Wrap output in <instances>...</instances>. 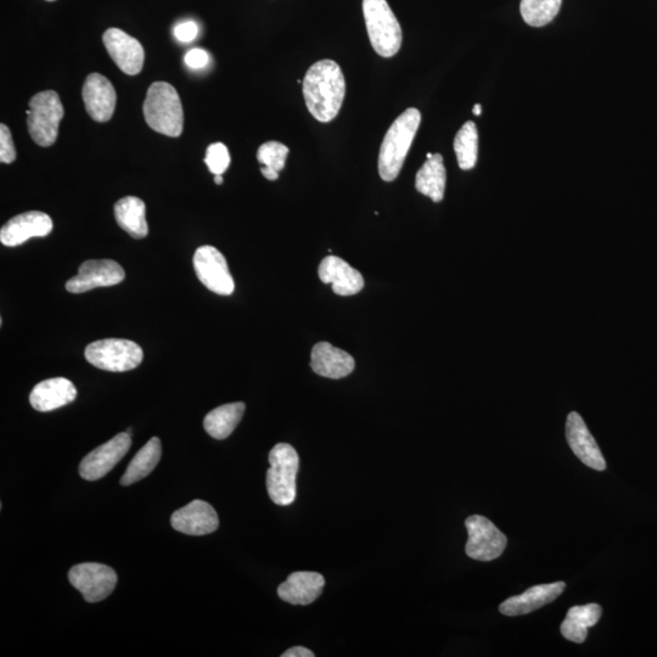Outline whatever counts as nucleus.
Segmentation results:
<instances>
[{"label":"nucleus","mask_w":657,"mask_h":657,"mask_svg":"<svg viewBox=\"0 0 657 657\" xmlns=\"http://www.w3.org/2000/svg\"><path fill=\"white\" fill-rule=\"evenodd\" d=\"M345 94V76L335 61H318L307 71L303 80V97L308 111L317 121H333L339 115Z\"/></svg>","instance_id":"nucleus-1"},{"label":"nucleus","mask_w":657,"mask_h":657,"mask_svg":"<svg viewBox=\"0 0 657 657\" xmlns=\"http://www.w3.org/2000/svg\"><path fill=\"white\" fill-rule=\"evenodd\" d=\"M420 121V111L408 109L387 131L379 154V173L383 181H395L400 174L413 140L417 136Z\"/></svg>","instance_id":"nucleus-2"},{"label":"nucleus","mask_w":657,"mask_h":657,"mask_svg":"<svg viewBox=\"0 0 657 657\" xmlns=\"http://www.w3.org/2000/svg\"><path fill=\"white\" fill-rule=\"evenodd\" d=\"M143 112L146 123L155 132L177 138L182 136L184 112L176 88L167 82L151 84L146 93Z\"/></svg>","instance_id":"nucleus-3"},{"label":"nucleus","mask_w":657,"mask_h":657,"mask_svg":"<svg viewBox=\"0 0 657 657\" xmlns=\"http://www.w3.org/2000/svg\"><path fill=\"white\" fill-rule=\"evenodd\" d=\"M370 43L383 58H392L402 46V28L386 0H363Z\"/></svg>","instance_id":"nucleus-4"},{"label":"nucleus","mask_w":657,"mask_h":657,"mask_svg":"<svg viewBox=\"0 0 657 657\" xmlns=\"http://www.w3.org/2000/svg\"><path fill=\"white\" fill-rule=\"evenodd\" d=\"M271 468L267 471V491L272 501L280 507H288L296 499V476L300 458L296 449L288 443H279L269 453Z\"/></svg>","instance_id":"nucleus-5"},{"label":"nucleus","mask_w":657,"mask_h":657,"mask_svg":"<svg viewBox=\"0 0 657 657\" xmlns=\"http://www.w3.org/2000/svg\"><path fill=\"white\" fill-rule=\"evenodd\" d=\"M64 115L58 93L44 91L32 97L27 110V127L33 142L43 148L55 144Z\"/></svg>","instance_id":"nucleus-6"},{"label":"nucleus","mask_w":657,"mask_h":657,"mask_svg":"<svg viewBox=\"0 0 657 657\" xmlns=\"http://www.w3.org/2000/svg\"><path fill=\"white\" fill-rule=\"evenodd\" d=\"M84 356L95 368L106 372L122 373L138 367L143 362L142 347L125 339H105L88 345Z\"/></svg>","instance_id":"nucleus-7"},{"label":"nucleus","mask_w":657,"mask_h":657,"mask_svg":"<svg viewBox=\"0 0 657 657\" xmlns=\"http://www.w3.org/2000/svg\"><path fill=\"white\" fill-rule=\"evenodd\" d=\"M469 533L465 552L469 558L479 561L496 560L507 548L508 539L491 520L481 515L469 516L465 521Z\"/></svg>","instance_id":"nucleus-8"},{"label":"nucleus","mask_w":657,"mask_h":657,"mask_svg":"<svg viewBox=\"0 0 657 657\" xmlns=\"http://www.w3.org/2000/svg\"><path fill=\"white\" fill-rule=\"evenodd\" d=\"M69 580L72 586L81 592L86 602L98 603L114 592L117 575L109 566L84 563L72 567Z\"/></svg>","instance_id":"nucleus-9"},{"label":"nucleus","mask_w":657,"mask_h":657,"mask_svg":"<svg viewBox=\"0 0 657 657\" xmlns=\"http://www.w3.org/2000/svg\"><path fill=\"white\" fill-rule=\"evenodd\" d=\"M196 275L207 289L222 296L232 295L235 289L226 258L213 246H201L194 255Z\"/></svg>","instance_id":"nucleus-10"},{"label":"nucleus","mask_w":657,"mask_h":657,"mask_svg":"<svg viewBox=\"0 0 657 657\" xmlns=\"http://www.w3.org/2000/svg\"><path fill=\"white\" fill-rule=\"evenodd\" d=\"M131 446L132 438L127 432L116 435L83 458L80 464V475L87 481L103 479L121 462Z\"/></svg>","instance_id":"nucleus-11"},{"label":"nucleus","mask_w":657,"mask_h":657,"mask_svg":"<svg viewBox=\"0 0 657 657\" xmlns=\"http://www.w3.org/2000/svg\"><path fill=\"white\" fill-rule=\"evenodd\" d=\"M125 277V271L115 261L89 260L81 265L76 277L66 283V290L72 294H83L93 289L120 284Z\"/></svg>","instance_id":"nucleus-12"},{"label":"nucleus","mask_w":657,"mask_h":657,"mask_svg":"<svg viewBox=\"0 0 657 657\" xmlns=\"http://www.w3.org/2000/svg\"><path fill=\"white\" fill-rule=\"evenodd\" d=\"M103 42L111 59L128 76L142 72L145 53L138 39L127 35L120 28H109L103 35Z\"/></svg>","instance_id":"nucleus-13"},{"label":"nucleus","mask_w":657,"mask_h":657,"mask_svg":"<svg viewBox=\"0 0 657 657\" xmlns=\"http://www.w3.org/2000/svg\"><path fill=\"white\" fill-rule=\"evenodd\" d=\"M53 230V221L47 213L30 211L11 218L0 230V241L9 247L26 243L32 238L47 237Z\"/></svg>","instance_id":"nucleus-14"},{"label":"nucleus","mask_w":657,"mask_h":657,"mask_svg":"<svg viewBox=\"0 0 657 657\" xmlns=\"http://www.w3.org/2000/svg\"><path fill=\"white\" fill-rule=\"evenodd\" d=\"M82 98L95 122H109L114 116L117 95L112 83L100 73H91L83 84Z\"/></svg>","instance_id":"nucleus-15"},{"label":"nucleus","mask_w":657,"mask_h":657,"mask_svg":"<svg viewBox=\"0 0 657 657\" xmlns=\"http://www.w3.org/2000/svg\"><path fill=\"white\" fill-rule=\"evenodd\" d=\"M566 440L572 452L588 468L597 471H604L606 469L605 459L597 441H595V438L589 432L581 415L576 412L570 413L569 417H567Z\"/></svg>","instance_id":"nucleus-16"},{"label":"nucleus","mask_w":657,"mask_h":657,"mask_svg":"<svg viewBox=\"0 0 657 657\" xmlns=\"http://www.w3.org/2000/svg\"><path fill=\"white\" fill-rule=\"evenodd\" d=\"M174 530L189 536H205L218 530L219 519L212 505L195 499L185 507L174 511L171 518Z\"/></svg>","instance_id":"nucleus-17"},{"label":"nucleus","mask_w":657,"mask_h":657,"mask_svg":"<svg viewBox=\"0 0 657 657\" xmlns=\"http://www.w3.org/2000/svg\"><path fill=\"white\" fill-rule=\"evenodd\" d=\"M565 582L539 584L527 589L525 593L511 597L499 606V611L505 616H521L543 608L554 602L565 591Z\"/></svg>","instance_id":"nucleus-18"},{"label":"nucleus","mask_w":657,"mask_h":657,"mask_svg":"<svg viewBox=\"0 0 657 657\" xmlns=\"http://www.w3.org/2000/svg\"><path fill=\"white\" fill-rule=\"evenodd\" d=\"M318 273L320 280L333 285L335 294L339 296H353L364 288L363 275L339 257H325Z\"/></svg>","instance_id":"nucleus-19"},{"label":"nucleus","mask_w":657,"mask_h":657,"mask_svg":"<svg viewBox=\"0 0 657 657\" xmlns=\"http://www.w3.org/2000/svg\"><path fill=\"white\" fill-rule=\"evenodd\" d=\"M313 372L328 379H342L355 370V359L329 342H319L313 347L311 356Z\"/></svg>","instance_id":"nucleus-20"},{"label":"nucleus","mask_w":657,"mask_h":657,"mask_svg":"<svg viewBox=\"0 0 657 657\" xmlns=\"http://www.w3.org/2000/svg\"><path fill=\"white\" fill-rule=\"evenodd\" d=\"M325 586L318 572H294L278 588L279 598L291 605H310L320 597Z\"/></svg>","instance_id":"nucleus-21"},{"label":"nucleus","mask_w":657,"mask_h":657,"mask_svg":"<svg viewBox=\"0 0 657 657\" xmlns=\"http://www.w3.org/2000/svg\"><path fill=\"white\" fill-rule=\"evenodd\" d=\"M77 390L70 380L53 378L35 386L30 395L31 406L38 412H52L75 401Z\"/></svg>","instance_id":"nucleus-22"},{"label":"nucleus","mask_w":657,"mask_h":657,"mask_svg":"<svg viewBox=\"0 0 657 657\" xmlns=\"http://www.w3.org/2000/svg\"><path fill=\"white\" fill-rule=\"evenodd\" d=\"M602 614L603 610L598 604L574 606L561 623V634L570 642L581 644L588 637V628L597 625Z\"/></svg>","instance_id":"nucleus-23"},{"label":"nucleus","mask_w":657,"mask_h":657,"mask_svg":"<svg viewBox=\"0 0 657 657\" xmlns=\"http://www.w3.org/2000/svg\"><path fill=\"white\" fill-rule=\"evenodd\" d=\"M447 174L443 157L435 154L425 161L415 178V188L420 194L429 196L434 202H441L445 196Z\"/></svg>","instance_id":"nucleus-24"},{"label":"nucleus","mask_w":657,"mask_h":657,"mask_svg":"<svg viewBox=\"0 0 657 657\" xmlns=\"http://www.w3.org/2000/svg\"><path fill=\"white\" fill-rule=\"evenodd\" d=\"M115 218L119 226L134 239H144L149 233L143 200L127 196L116 202Z\"/></svg>","instance_id":"nucleus-25"},{"label":"nucleus","mask_w":657,"mask_h":657,"mask_svg":"<svg viewBox=\"0 0 657 657\" xmlns=\"http://www.w3.org/2000/svg\"><path fill=\"white\" fill-rule=\"evenodd\" d=\"M245 413V403H229L213 409L206 415L204 428L211 437L216 440H224L232 435Z\"/></svg>","instance_id":"nucleus-26"},{"label":"nucleus","mask_w":657,"mask_h":657,"mask_svg":"<svg viewBox=\"0 0 657 657\" xmlns=\"http://www.w3.org/2000/svg\"><path fill=\"white\" fill-rule=\"evenodd\" d=\"M162 456L161 441L151 438L129 463L126 473L121 477L122 486H131L153 473Z\"/></svg>","instance_id":"nucleus-27"},{"label":"nucleus","mask_w":657,"mask_h":657,"mask_svg":"<svg viewBox=\"0 0 657 657\" xmlns=\"http://www.w3.org/2000/svg\"><path fill=\"white\" fill-rule=\"evenodd\" d=\"M454 151H456L459 167L464 171L474 168L477 162V151H479V133L474 122H466L454 139Z\"/></svg>","instance_id":"nucleus-28"},{"label":"nucleus","mask_w":657,"mask_h":657,"mask_svg":"<svg viewBox=\"0 0 657 657\" xmlns=\"http://www.w3.org/2000/svg\"><path fill=\"white\" fill-rule=\"evenodd\" d=\"M563 0H521L522 19L532 27H543L559 13Z\"/></svg>","instance_id":"nucleus-29"},{"label":"nucleus","mask_w":657,"mask_h":657,"mask_svg":"<svg viewBox=\"0 0 657 657\" xmlns=\"http://www.w3.org/2000/svg\"><path fill=\"white\" fill-rule=\"evenodd\" d=\"M289 148L279 142H267L262 144L257 151V160L262 165L261 172L268 181H277L279 172L286 164Z\"/></svg>","instance_id":"nucleus-30"},{"label":"nucleus","mask_w":657,"mask_h":657,"mask_svg":"<svg viewBox=\"0 0 657 657\" xmlns=\"http://www.w3.org/2000/svg\"><path fill=\"white\" fill-rule=\"evenodd\" d=\"M205 164L215 176L226 172L230 165V155L227 146L222 143L211 144L207 148Z\"/></svg>","instance_id":"nucleus-31"},{"label":"nucleus","mask_w":657,"mask_h":657,"mask_svg":"<svg viewBox=\"0 0 657 657\" xmlns=\"http://www.w3.org/2000/svg\"><path fill=\"white\" fill-rule=\"evenodd\" d=\"M16 160V150L13 137L8 126L0 125V161L3 164H13Z\"/></svg>","instance_id":"nucleus-32"},{"label":"nucleus","mask_w":657,"mask_h":657,"mask_svg":"<svg viewBox=\"0 0 657 657\" xmlns=\"http://www.w3.org/2000/svg\"><path fill=\"white\" fill-rule=\"evenodd\" d=\"M199 27L193 21L183 22L174 28V36L182 43L193 42L198 37Z\"/></svg>","instance_id":"nucleus-33"},{"label":"nucleus","mask_w":657,"mask_h":657,"mask_svg":"<svg viewBox=\"0 0 657 657\" xmlns=\"http://www.w3.org/2000/svg\"><path fill=\"white\" fill-rule=\"evenodd\" d=\"M210 56L202 49H192L185 55V64L189 67H192L194 70L202 69L207 64H209Z\"/></svg>","instance_id":"nucleus-34"},{"label":"nucleus","mask_w":657,"mask_h":657,"mask_svg":"<svg viewBox=\"0 0 657 657\" xmlns=\"http://www.w3.org/2000/svg\"><path fill=\"white\" fill-rule=\"evenodd\" d=\"M314 654L310 649L303 647H294L286 650L282 657H313Z\"/></svg>","instance_id":"nucleus-35"},{"label":"nucleus","mask_w":657,"mask_h":657,"mask_svg":"<svg viewBox=\"0 0 657 657\" xmlns=\"http://www.w3.org/2000/svg\"><path fill=\"white\" fill-rule=\"evenodd\" d=\"M481 109H482V108H481V105H480V104H476V105L474 106V115H475V116H480V115H481Z\"/></svg>","instance_id":"nucleus-36"},{"label":"nucleus","mask_w":657,"mask_h":657,"mask_svg":"<svg viewBox=\"0 0 657 657\" xmlns=\"http://www.w3.org/2000/svg\"><path fill=\"white\" fill-rule=\"evenodd\" d=\"M215 182L218 185H221L223 183L222 174H217V176L215 177Z\"/></svg>","instance_id":"nucleus-37"},{"label":"nucleus","mask_w":657,"mask_h":657,"mask_svg":"<svg viewBox=\"0 0 657 657\" xmlns=\"http://www.w3.org/2000/svg\"><path fill=\"white\" fill-rule=\"evenodd\" d=\"M47 2H55V0H47Z\"/></svg>","instance_id":"nucleus-38"}]
</instances>
